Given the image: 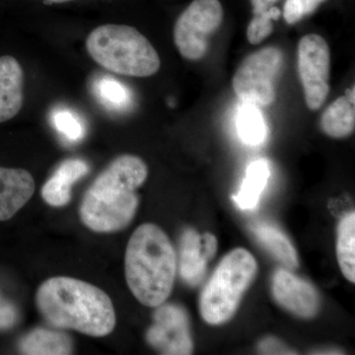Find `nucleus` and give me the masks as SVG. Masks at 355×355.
Returning <instances> with one entry per match:
<instances>
[{
	"mask_svg": "<svg viewBox=\"0 0 355 355\" xmlns=\"http://www.w3.org/2000/svg\"><path fill=\"white\" fill-rule=\"evenodd\" d=\"M148 168L141 158L125 154L112 161L89 187L79 216L94 232H118L132 222L139 207L137 190L146 181Z\"/></svg>",
	"mask_w": 355,
	"mask_h": 355,
	"instance_id": "1",
	"label": "nucleus"
},
{
	"mask_svg": "<svg viewBox=\"0 0 355 355\" xmlns=\"http://www.w3.org/2000/svg\"><path fill=\"white\" fill-rule=\"evenodd\" d=\"M36 303L46 323L60 330L102 338L116 326L111 298L99 287L83 280L51 277L39 287Z\"/></svg>",
	"mask_w": 355,
	"mask_h": 355,
	"instance_id": "2",
	"label": "nucleus"
},
{
	"mask_svg": "<svg viewBox=\"0 0 355 355\" xmlns=\"http://www.w3.org/2000/svg\"><path fill=\"white\" fill-rule=\"evenodd\" d=\"M125 268L128 288L141 304L165 303L174 287L177 256L164 231L153 223L140 225L128 241Z\"/></svg>",
	"mask_w": 355,
	"mask_h": 355,
	"instance_id": "3",
	"label": "nucleus"
},
{
	"mask_svg": "<svg viewBox=\"0 0 355 355\" xmlns=\"http://www.w3.org/2000/svg\"><path fill=\"white\" fill-rule=\"evenodd\" d=\"M86 49L98 64L120 76L149 77L160 69L157 51L132 26H99L88 35Z\"/></svg>",
	"mask_w": 355,
	"mask_h": 355,
	"instance_id": "4",
	"label": "nucleus"
},
{
	"mask_svg": "<svg viewBox=\"0 0 355 355\" xmlns=\"http://www.w3.org/2000/svg\"><path fill=\"white\" fill-rule=\"evenodd\" d=\"M257 273L258 263L244 248L226 254L200 293L198 307L202 319L212 326L228 322Z\"/></svg>",
	"mask_w": 355,
	"mask_h": 355,
	"instance_id": "5",
	"label": "nucleus"
},
{
	"mask_svg": "<svg viewBox=\"0 0 355 355\" xmlns=\"http://www.w3.org/2000/svg\"><path fill=\"white\" fill-rule=\"evenodd\" d=\"M282 51L266 46L254 51L239 65L233 77L235 94L245 105L265 108L275 100V81L282 69Z\"/></svg>",
	"mask_w": 355,
	"mask_h": 355,
	"instance_id": "6",
	"label": "nucleus"
},
{
	"mask_svg": "<svg viewBox=\"0 0 355 355\" xmlns=\"http://www.w3.org/2000/svg\"><path fill=\"white\" fill-rule=\"evenodd\" d=\"M224 11L219 0H193L179 16L174 27V42L186 60H202L210 37L220 27Z\"/></svg>",
	"mask_w": 355,
	"mask_h": 355,
	"instance_id": "7",
	"label": "nucleus"
},
{
	"mask_svg": "<svg viewBox=\"0 0 355 355\" xmlns=\"http://www.w3.org/2000/svg\"><path fill=\"white\" fill-rule=\"evenodd\" d=\"M297 69L306 105L311 111H317L330 92V48L323 37L309 34L299 41Z\"/></svg>",
	"mask_w": 355,
	"mask_h": 355,
	"instance_id": "8",
	"label": "nucleus"
},
{
	"mask_svg": "<svg viewBox=\"0 0 355 355\" xmlns=\"http://www.w3.org/2000/svg\"><path fill=\"white\" fill-rule=\"evenodd\" d=\"M153 324L146 333V342L162 354H193L190 321L187 311L176 304L157 306Z\"/></svg>",
	"mask_w": 355,
	"mask_h": 355,
	"instance_id": "9",
	"label": "nucleus"
},
{
	"mask_svg": "<svg viewBox=\"0 0 355 355\" xmlns=\"http://www.w3.org/2000/svg\"><path fill=\"white\" fill-rule=\"evenodd\" d=\"M272 292L282 308L302 319L314 318L321 307L317 289L286 268H279L273 275Z\"/></svg>",
	"mask_w": 355,
	"mask_h": 355,
	"instance_id": "10",
	"label": "nucleus"
},
{
	"mask_svg": "<svg viewBox=\"0 0 355 355\" xmlns=\"http://www.w3.org/2000/svg\"><path fill=\"white\" fill-rule=\"evenodd\" d=\"M217 240L210 233L200 235L193 229L184 231L180 243V275L187 284L196 286L207 272V261L214 258Z\"/></svg>",
	"mask_w": 355,
	"mask_h": 355,
	"instance_id": "11",
	"label": "nucleus"
},
{
	"mask_svg": "<svg viewBox=\"0 0 355 355\" xmlns=\"http://www.w3.org/2000/svg\"><path fill=\"white\" fill-rule=\"evenodd\" d=\"M35 191L31 173L24 169L0 167V221L15 216Z\"/></svg>",
	"mask_w": 355,
	"mask_h": 355,
	"instance_id": "12",
	"label": "nucleus"
},
{
	"mask_svg": "<svg viewBox=\"0 0 355 355\" xmlns=\"http://www.w3.org/2000/svg\"><path fill=\"white\" fill-rule=\"evenodd\" d=\"M24 102V71L11 55L0 57V123L17 116Z\"/></svg>",
	"mask_w": 355,
	"mask_h": 355,
	"instance_id": "13",
	"label": "nucleus"
},
{
	"mask_svg": "<svg viewBox=\"0 0 355 355\" xmlns=\"http://www.w3.org/2000/svg\"><path fill=\"white\" fill-rule=\"evenodd\" d=\"M89 172L87 163L81 159L64 161L42 189V198L53 207H62L71 200V190L76 182Z\"/></svg>",
	"mask_w": 355,
	"mask_h": 355,
	"instance_id": "14",
	"label": "nucleus"
},
{
	"mask_svg": "<svg viewBox=\"0 0 355 355\" xmlns=\"http://www.w3.org/2000/svg\"><path fill=\"white\" fill-rule=\"evenodd\" d=\"M21 354L27 355H64L73 352L71 338L60 331L35 329L21 338Z\"/></svg>",
	"mask_w": 355,
	"mask_h": 355,
	"instance_id": "15",
	"label": "nucleus"
},
{
	"mask_svg": "<svg viewBox=\"0 0 355 355\" xmlns=\"http://www.w3.org/2000/svg\"><path fill=\"white\" fill-rule=\"evenodd\" d=\"M321 130L331 139H345L354 132V101L342 96L326 109L320 121Z\"/></svg>",
	"mask_w": 355,
	"mask_h": 355,
	"instance_id": "16",
	"label": "nucleus"
},
{
	"mask_svg": "<svg viewBox=\"0 0 355 355\" xmlns=\"http://www.w3.org/2000/svg\"><path fill=\"white\" fill-rule=\"evenodd\" d=\"M251 229L258 241L280 263L289 268H297L298 257L295 248L279 228L266 222H261L254 224Z\"/></svg>",
	"mask_w": 355,
	"mask_h": 355,
	"instance_id": "17",
	"label": "nucleus"
},
{
	"mask_svg": "<svg viewBox=\"0 0 355 355\" xmlns=\"http://www.w3.org/2000/svg\"><path fill=\"white\" fill-rule=\"evenodd\" d=\"M270 178L268 163L263 159L254 161L247 169L241 189L233 197L236 205L243 210H252L257 207Z\"/></svg>",
	"mask_w": 355,
	"mask_h": 355,
	"instance_id": "18",
	"label": "nucleus"
},
{
	"mask_svg": "<svg viewBox=\"0 0 355 355\" xmlns=\"http://www.w3.org/2000/svg\"><path fill=\"white\" fill-rule=\"evenodd\" d=\"M336 257L345 279L355 282V214L349 212L342 217L336 235Z\"/></svg>",
	"mask_w": 355,
	"mask_h": 355,
	"instance_id": "19",
	"label": "nucleus"
},
{
	"mask_svg": "<svg viewBox=\"0 0 355 355\" xmlns=\"http://www.w3.org/2000/svg\"><path fill=\"white\" fill-rule=\"evenodd\" d=\"M240 139L250 146H260L266 137V125L256 107L246 105L240 112L237 121Z\"/></svg>",
	"mask_w": 355,
	"mask_h": 355,
	"instance_id": "20",
	"label": "nucleus"
},
{
	"mask_svg": "<svg viewBox=\"0 0 355 355\" xmlns=\"http://www.w3.org/2000/svg\"><path fill=\"white\" fill-rule=\"evenodd\" d=\"M96 91L100 99L112 108L121 109L128 104V91L116 79L109 77L100 79L96 83Z\"/></svg>",
	"mask_w": 355,
	"mask_h": 355,
	"instance_id": "21",
	"label": "nucleus"
},
{
	"mask_svg": "<svg viewBox=\"0 0 355 355\" xmlns=\"http://www.w3.org/2000/svg\"><path fill=\"white\" fill-rule=\"evenodd\" d=\"M55 128L71 142L78 141L84 135V128L76 114L67 110H58L53 114Z\"/></svg>",
	"mask_w": 355,
	"mask_h": 355,
	"instance_id": "22",
	"label": "nucleus"
},
{
	"mask_svg": "<svg viewBox=\"0 0 355 355\" xmlns=\"http://www.w3.org/2000/svg\"><path fill=\"white\" fill-rule=\"evenodd\" d=\"M277 1L279 0H251L254 18L268 22L279 20L282 12L277 7L272 6Z\"/></svg>",
	"mask_w": 355,
	"mask_h": 355,
	"instance_id": "23",
	"label": "nucleus"
},
{
	"mask_svg": "<svg viewBox=\"0 0 355 355\" xmlns=\"http://www.w3.org/2000/svg\"><path fill=\"white\" fill-rule=\"evenodd\" d=\"M19 321L17 307L0 294V331L12 329Z\"/></svg>",
	"mask_w": 355,
	"mask_h": 355,
	"instance_id": "24",
	"label": "nucleus"
},
{
	"mask_svg": "<svg viewBox=\"0 0 355 355\" xmlns=\"http://www.w3.org/2000/svg\"><path fill=\"white\" fill-rule=\"evenodd\" d=\"M306 16L302 0H286L284 8V20L293 25L302 20Z\"/></svg>",
	"mask_w": 355,
	"mask_h": 355,
	"instance_id": "25",
	"label": "nucleus"
},
{
	"mask_svg": "<svg viewBox=\"0 0 355 355\" xmlns=\"http://www.w3.org/2000/svg\"><path fill=\"white\" fill-rule=\"evenodd\" d=\"M260 350L265 354H288L286 347L275 338L263 340L260 345Z\"/></svg>",
	"mask_w": 355,
	"mask_h": 355,
	"instance_id": "26",
	"label": "nucleus"
},
{
	"mask_svg": "<svg viewBox=\"0 0 355 355\" xmlns=\"http://www.w3.org/2000/svg\"><path fill=\"white\" fill-rule=\"evenodd\" d=\"M71 1V0H46L50 3H64V2Z\"/></svg>",
	"mask_w": 355,
	"mask_h": 355,
	"instance_id": "27",
	"label": "nucleus"
},
{
	"mask_svg": "<svg viewBox=\"0 0 355 355\" xmlns=\"http://www.w3.org/2000/svg\"><path fill=\"white\" fill-rule=\"evenodd\" d=\"M316 1L320 4V6H321V4L323 3V2L327 1V0H316Z\"/></svg>",
	"mask_w": 355,
	"mask_h": 355,
	"instance_id": "28",
	"label": "nucleus"
}]
</instances>
